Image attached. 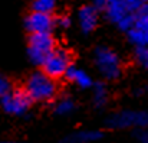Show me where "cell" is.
<instances>
[{"label":"cell","instance_id":"cell-1","mask_svg":"<svg viewBox=\"0 0 148 143\" xmlns=\"http://www.w3.org/2000/svg\"><path fill=\"white\" fill-rule=\"evenodd\" d=\"M22 85L35 104H52L60 91L59 81L48 75L42 68L32 71Z\"/></svg>","mask_w":148,"mask_h":143},{"label":"cell","instance_id":"cell-2","mask_svg":"<svg viewBox=\"0 0 148 143\" xmlns=\"http://www.w3.org/2000/svg\"><path fill=\"white\" fill-rule=\"evenodd\" d=\"M92 65L102 81H118L124 74V61L118 51L108 45H98L92 51Z\"/></svg>","mask_w":148,"mask_h":143},{"label":"cell","instance_id":"cell-3","mask_svg":"<svg viewBox=\"0 0 148 143\" xmlns=\"http://www.w3.org/2000/svg\"><path fill=\"white\" fill-rule=\"evenodd\" d=\"M105 126L111 130L148 129V110L124 108V110L111 113L105 119Z\"/></svg>","mask_w":148,"mask_h":143},{"label":"cell","instance_id":"cell-4","mask_svg":"<svg viewBox=\"0 0 148 143\" xmlns=\"http://www.w3.org/2000/svg\"><path fill=\"white\" fill-rule=\"evenodd\" d=\"M58 47V41L53 32L29 33L26 41V55L35 67H42L49 53Z\"/></svg>","mask_w":148,"mask_h":143},{"label":"cell","instance_id":"cell-5","mask_svg":"<svg viewBox=\"0 0 148 143\" xmlns=\"http://www.w3.org/2000/svg\"><path fill=\"white\" fill-rule=\"evenodd\" d=\"M102 16L122 33H127L135 23V13L130 10L125 0H108L102 9Z\"/></svg>","mask_w":148,"mask_h":143},{"label":"cell","instance_id":"cell-6","mask_svg":"<svg viewBox=\"0 0 148 143\" xmlns=\"http://www.w3.org/2000/svg\"><path fill=\"white\" fill-rule=\"evenodd\" d=\"M72 65H73L72 52L68 48L58 45L49 53V56L45 59V62L42 64L40 68L52 78L59 81V80H65V77Z\"/></svg>","mask_w":148,"mask_h":143},{"label":"cell","instance_id":"cell-7","mask_svg":"<svg viewBox=\"0 0 148 143\" xmlns=\"http://www.w3.org/2000/svg\"><path fill=\"white\" fill-rule=\"evenodd\" d=\"M0 101H1V108L7 116H13V117H22L26 116L29 113V110L32 108V106L35 104L32 101V98L26 93V90L23 88V85H14V88L12 91H9L7 94L0 95Z\"/></svg>","mask_w":148,"mask_h":143},{"label":"cell","instance_id":"cell-8","mask_svg":"<svg viewBox=\"0 0 148 143\" xmlns=\"http://www.w3.org/2000/svg\"><path fill=\"white\" fill-rule=\"evenodd\" d=\"M125 36L132 48L148 47V1L135 12V23L125 33Z\"/></svg>","mask_w":148,"mask_h":143},{"label":"cell","instance_id":"cell-9","mask_svg":"<svg viewBox=\"0 0 148 143\" xmlns=\"http://www.w3.org/2000/svg\"><path fill=\"white\" fill-rule=\"evenodd\" d=\"M102 17V10L92 3L82 4L75 13V22L82 35H91L98 29Z\"/></svg>","mask_w":148,"mask_h":143},{"label":"cell","instance_id":"cell-10","mask_svg":"<svg viewBox=\"0 0 148 143\" xmlns=\"http://www.w3.org/2000/svg\"><path fill=\"white\" fill-rule=\"evenodd\" d=\"M23 28L29 33H43L53 32L56 28V15H48L30 10L23 19Z\"/></svg>","mask_w":148,"mask_h":143},{"label":"cell","instance_id":"cell-11","mask_svg":"<svg viewBox=\"0 0 148 143\" xmlns=\"http://www.w3.org/2000/svg\"><path fill=\"white\" fill-rule=\"evenodd\" d=\"M65 81H68L69 84L75 85L79 90H91L95 84V80L92 78V75L82 67L79 65H72L65 77Z\"/></svg>","mask_w":148,"mask_h":143},{"label":"cell","instance_id":"cell-12","mask_svg":"<svg viewBox=\"0 0 148 143\" xmlns=\"http://www.w3.org/2000/svg\"><path fill=\"white\" fill-rule=\"evenodd\" d=\"M103 137V132L98 129H81L63 137L62 143H97Z\"/></svg>","mask_w":148,"mask_h":143},{"label":"cell","instance_id":"cell-13","mask_svg":"<svg viewBox=\"0 0 148 143\" xmlns=\"http://www.w3.org/2000/svg\"><path fill=\"white\" fill-rule=\"evenodd\" d=\"M91 103L94 108L102 110L109 103V88L106 81H95L94 87L91 88Z\"/></svg>","mask_w":148,"mask_h":143},{"label":"cell","instance_id":"cell-14","mask_svg":"<svg viewBox=\"0 0 148 143\" xmlns=\"http://www.w3.org/2000/svg\"><path fill=\"white\" fill-rule=\"evenodd\" d=\"M75 110H76V101L71 95H59L52 103V111L55 116L59 117L71 116Z\"/></svg>","mask_w":148,"mask_h":143},{"label":"cell","instance_id":"cell-15","mask_svg":"<svg viewBox=\"0 0 148 143\" xmlns=\"http://www.w3.org/2000/svg\"><path fill=\"white\" fill-rule=\"evenodd\" d=\"M58 0H32L30 1V10L48 13V15H56L58 12Z\"/></svg>","mask_w":148,"mask_h":143},{"label":"cell","instance_id":"cell-16","mask_svg":"<svg viewBox=\"0 0 148 143\" xmlns=\"http://www.w3.org/2000/svg\"><path fill=\"white\" fill-rule=\"evenodd\" d=\"M131 58H132V62H134L140 69L148 72V47L132 48Z\"/></svg>","mask_w":148,"mask_h":143},{"label":"cell","instance_id":"cell-17","mask_svg":"<svg viewBox=\"0 0 148 143\" xmlns=\"http://www.w3.org/2000/svg\"><path fill=\"white\" fill-rule=\"evenodd\" d=\"M72 26H73V19L71 15L62 13L56 16V28L59 31H69Z\"/></svg>","mask_w":148,"mask_h":143},{"label":"cell","instance_id":"cell-18","mask_svg":"<svg viewBox=\"0 0 148 143\" xmlns=\"http://www.w3.org/2000/svg\"><path fill=\"white\" fill-rule=\"evenodd\" d=\"M13 88H14V83L7 75H1V78H0V95L7 94Z\"/></svg>","mask_w":148,"mask_h":143},{"label":"cell","instance_id":"cell-19","mask_svg":"<svg viewBox=\"0 0 148 143\" xmlns=\"http://www.w3.org/2000/svg\"><path fill=\"white\" fill-rule=\"evenodd\" d=\"M135 139L140 143H148V129H140V130H134Z\"/></svg>","mask_w":148,"mask_h":143},{"label":"cell","instance_id":"cell-20","mask_svg":"<svg viewBox=\"0 0 148 143\" xmlns=\"http://www.w3.org/2000/svg\"><path fill=\"white\" fill-rule=\"evenodd\" d=\"M145 1H148V0H125L127 6H128V7H130V10H131V12H134V13H135V12H137V10H138V9L145 3Z\"/></svg>","mask_w":148,"mask_h":143},{"label":"cell","instance_id":"cell-21","mask_svg":"<svg viewBox=\"0 0 148 143\" xmlns=\"http://www.w3.org/2000/svg\"><path fill=\"white\" fill-rule=\"evenodd\" d=\"M134 93H135V95H148V84L138 87Z\"/></svg>","mask_w":148,"mask_h":143},{"label":"cell","instance_id":"cell-22","mask_svg":"<svg viewBox=\"0 0 148 143\" xmlns=\"http://www.w3.org/2000/svg\"><path fill=\"white\" fill-rule=\"evenodd\" d=\"M106 1H108V0H89V3H92L94 6H97V7H98V9H101V10L105 7Z\"/></svg>","mask_w":148,"mask_h":143},{"label":"cell","instance_id":"cell-23","mask_svg":"<svg viewBox=\"0 0 148 143\" xmlns=\"http://www.w3.org/2000/svg\"><path fill=\"white\" fill-rule=\"evenodd\" d=\"M1 143H27V142H16V140H4Z\"/></svg>","mask_w":148,"mask_h":143},{"label":"cell","instance_id":"cell-24","mask_svg":"<svg viewBox=\"0 0 148 143\" xmlns=\"http://www.w3.org/2000/svg\"><path fill=\"white\" fill-rule=\"evenodd\" d=\"M29 1H32V0H29Z\"/></svg>","mask_w":148,"mask_h":143}]
</instances>
